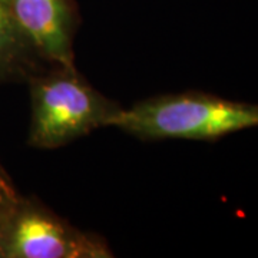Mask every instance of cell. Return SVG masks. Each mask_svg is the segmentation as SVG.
I'll return each mask as SVG.
<instances>
[{"label":"cell","instance_id":"cell-1","mask_svg":"<svg viewBox=\"0 0 258 258\" xmlns=\"http://www.w3.org/2000/svg\"><path fill=\"white\" fill-rule=\"evenodd\" d=\"M112 128L144 141L214 142L234 132L258 128V103L231 101L200 91L168 93L123 108Z\"/></svg>","mask_w":258,"mask_h":258},{"label":"cell","instance_id":"cell-2","mask_svg":"<svg viewBox=\"0 0 258 258\" xmlns=\"http://www.w3.org/2000/svg\"><path fill=\"white\" fill-rule=\"evenodd\" d=\"M30 128L28 142L56 149L99 128L112 126L123 108L96 91L71 66H46L29 78Z\"/></svg>","mask_w":258,"mask_h":258},{"label":"cell","instance_id":"cell-3","mask_svg":"<svg viewBox=\"0 0 258 258\" xmlns=\"http://www.w3.org/2000/svg\"><path fill=\"white\" fill-rule=\"evenodd\" d=\"M108 242L83 232L35 198L22 197L5 231L0 258H111Z\"/></svg>","mask_w":258,"mask_h":258},{"label":"cell","instance_id":"cell-4","mask_svg":"<svg viewBox=\"0 0 258 258\" xmlns=\"http://www.w3.org/2000/svg\"><path fill=\"white\" fill-rule=\"evenodd\" d=\"M8 5L20 35L43 63L75 64L74 0H8Z\"/></svg>","mask_w":258,"mask_h":258},{"label":"cell","instance_id":"cell-5","mask_svg":"<svg viewBox=\"0 0 258 258\" xmlns=\"http://www.w3.org/2000/svg\"><path fill=\"white\" fill-rule=\"evenodd\" d=\"M43 63L20 35L10 15L8 0H0V83L28 82L45 69Z\"/></svg>","mask_w":258,"mask_h":258},{"label":"cell","instance_id":"cell-6","mask_svg":"<svg viewBox=\"0 0 258 258\" xmlns=\"http://www.w3.org/2000/svg\"><path fill=\"white\" fill-rule=\"evenodd\" d=\"M20 198L22 195L18 192V189L15 188L5 169L0 166V245L5 231L9 225L10 218L16 210Z\"/></svg>","mask_w":258,"mask_h":258}]
</instances>
